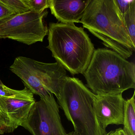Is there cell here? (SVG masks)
Segmentation results:
<instances>
[{
	"mask_svg": "<svg viewBox=\"0 0 135 135\" xmlns=\"http://www.w3.org/2000/svg\"><path fill=\"white\" fill-rule=\"evenodd\" d=\"M14 131L8 116L0 106V134L12 132Z\"/></svg>",
	"mask_w": 135,
	"mask_h": 135,
	"instance_id": "9a60e30c",
	"label": "cell"
},
{
	"mask_svg": "<svg viewBox=\"0 0 135 135\" xmlns=\"http://www.w3.org/2000/svg\"><path fill=\"white\" fill-rule=\"evenodd\" d=\"M19 57L36 76L44 88L57 98L63 81L67 76L66 70L57 62L46 63L26 57Z\"/></svg>",
	"mask_w": 135,
	"mask_h": 135,
	"instance_id": "ba28073f",
	"label": "cell"
},
{
	"mask_svg": "<svg viewBox=\"0 0 135 135\" xmlns=\"http://www.w3.org/2000/svg\"><path fill=\"white\" fill-rule=\"evenodd\" d=\"M86 86L96 95L123 93L135 88V65L107 49L95 50L83 74Z\"/></svg>",
	"mask_w": 135,
	"mask_h": 135,
	"instance_id": "6da1fadb",
	"label": "cell"
},
{
	"mask_svg": "<svg viewBox=\"0 0 135 135\" xmlns=\"http://www.w3.org/2000/svg\"><path fill=\"white\" fill-rule=\"evenodd\" d=\"M15 13L7 6L0 1V20L7 18Z\"/></svg>",
	"mask_w": 135,
	"mask_h": 135,
	"instance_id": "e0dca14e",
	"label": "cell"
},
{
	"mask_svg": "<svg viewBox=\"0 0 135 135\" xmlns=\"http://www.w3.org/2000/svg\"><path fill=\"white\" fill-rule=\"evenodd\" d=\"M21 126L32 135H68L53 94L35 102Z\"/></svg>",
	"mask_w": 135,
	"mask_h": 135,
	"instance_id": "8992f818",
	"label": "cell"
},
{
	"mask_svg": "<svg viewBox=\"0 0 135 135\" xmlns=\"http://www.w3.org/2000/svg\"><path fill=\"white\" fill-rule=\"evenodd\" d=\"M4 85V84H3V83H2V81H1V79H0V86H3V85Z\"/></svg>",
	"mask_w": 135,
	"mask_h": 135,
	"instance_id": "44dd1931",
	"label": "cell"
},
{
	"mask_svg": "<svg viewBox=\"0 0 135 135\" xmlns=\"http://www.w3.org/2000/svg\"><path fill=\"white\" fill-rule=\"evenodd\" d=\"M91 0H50L51 13L60 23H80Z\"/></svg>",
	"mask_w": 135,
	"mask_h": 135,
	"instance_id": "30bf717a",
	"label": "cell"
},
{
	"mask_svg": "<svg viewBox=\"0 0 135 135\" xmlns=\"http://www.w3.org/2000/svg\"><path fill=\"white\" fill-rule=\"evenodd\" d=\"M80 23L106 47L126 59L135 51L114 0H91Z\"/></svg>",
	"mask_w": 135,
	"mask_h": 135,
	"instance_id": "7a4b0ae2",
	"label": "cell"
},
{
	"mask_svg": "<svg viewBox=\"0 0 135 135\" xmlns=\"http://www.w3.org/2000/svg\"><path fill=\"white\" fill-rule=\"evenodd\" d=\"M46 48L65 69L73 75L83 74L95 49L89 36L74 24L50 23Z\"/></svg>",
	"mask_w": 135,
	"mask_h": 135,
	"instance_id": "3957f363",
	"label": "cell"
},
{
	"mask_svg": "<svg viewBox=\"0 0 135 135\" xmlns=\"http://www.w3.org/2000/svg\"><path fill=\"white\" fill-rule=\"evenodd\" d=\"M0 1L16 14H23L31 11L23 0H0Z\"/></svg>",
	"mask_w": 135,
	"mask_h": 135,
	"instance_id": "4fadbf2b",
	"label": "cell"
},
{
	"mask_svg": "<svg viewBox=\"0 0 135 135\" xmlns=\"http://www.w3.org/2000/svg\"><path fill=\"white\" fill-rule=\"evenodd\" d=\"M31 11L42 13L50 7V0H23Z\"/></svg>",
	"mask_w": 135,
	"mask_h": 135,
	"instance_id": "5bb4252c",
	"label": "cell"
},
{
	"mask_svg": "<svg viewBox=\"0 0 135 135\" xmlns=\"http://www.w3.org/2000/svg\"><path fill=\"white\" fill-rule=\"evenodd\" d=\"M112 135H126L123 129L121 128L116 129L114 131Z\"/></svg>",
	"mask_w": 135,
	"mask_h": 135,
	"instance_id": "ac0fdd59",
	"label": "cell"
},
{
	"mask_svg": "<svg viewBox=\"0 0 135 135\" xmlns=\"http://www.w3.org/2000/svg\"><path fill=\"white\" fill-rule=\"evenodd\" d=\"M113 132L114 130H113V131L112 130V131H110L109 132L107 133L105 135H112Z\"/></svg>",
	"mask_w": 135,
	"mask_h": 135,
	"instance_id": "ffe728a7",
	"label": "cell"
},
{
	"mask_svg": "<svg viewBox=\"0 0 135 135\" xmlns=\"http://www.w3.org/2000/svg\"><path fill=\"white\" fill-rule=\"evenodd\" d=\"M135 1L124 14L121 15L128 35L135 45Z\"/></svg>",
	"mask_w": 135,
	"mask_h": 135,
	"instance_id": "7c38bea8",
	"label": "cell"
},
{
	"mask_svg": "<svg viewBox=\"0 0 135 135\" xmlns=\"http://www.w3.org/2000/svg\"><path fill=\"white\" fill-rule=\"evenodd\" d=\"M47 14V11L41 13L30 11L0 20V39L9 38L28 45L42 42L48 34L43 21Z\"/></svg>",
	"mask_w": 135,
	"mask_h": 135,
	"instance_id": "5b68a950",
	"label": "cell"
},
{
	"mask_svg": "<svg viewBox=\"0 0 135 135\" xmlns=\"http://www.w3.org/2000/svg\"><path fill=\"white\" fill-rule=\"evenodd\" d=\"M135 95L134 91L133 96L125 102L122 129L126 135H135Z\"/></svg>",
	"mask_w": 135,
	"mask_h": 135,
	"instance_id": "8fae6325",
	"label": "cell"
},
{
	"mask_svg": "<svg viewBox=\"0 0 135 135\" xmlns=\"http://www.w3.org/2000/svg\"><path fill=\"white\" fill-rule=\"evenodd\" d=\"M125 101L122 93L96 95L95 112L98 123L104 135L107 133L106 129L109 125H123Z\"/></svg>",
	"mask_w": 135,
	"mask_h": 135,
	"instance_id": "52a82bcc",
	"label": "cell"
},
{
	"mask_svg": "<svg viewBox=\"0 0 135 135\" xmlns=\"http://www.w3.org/2000/svg\"><path fill=\"white\" fill-rule=\"evenodd\" d=\"M134 1V0H131V1L114 0V1L121 15H122L129 8Z\"/></svg>",
	"mask_w": 135,
	"mask_h": 135,
	"instance_id": "2e32d148",
	"label": "cell"
},
{
	"mask_svg": "<svg viewBox=\"0 0 135 135\" xmlns=\"http://www.w3.org/2000/svg\"><path fill=\"white\" fill-rule=\"evenodd\" d=\"M95 96L78 78L67 76L63 81L57 102L78 135H105L95 115Z\"/></svg>",
	"mask_w": 135,
	"mask_h": 135,
	"instance_id": "277c9868",
	"label": "cell"
},
{
	"mask_svg": "<svg viewBox=\"0 0 135 135\" xmlns=\"http://www.w3.org/2000/svg\"><path fill=\"white\" fill-rule=\"evenodd\" d=\"M68 135H78L75 131H73L69 133H68Z\"/></svg>",
	"mask_w": 135,
	"mask_h": 135,
	"instance_id": "d6986e66",
	"label": "cell"
},
{
	"mask_svg": "<svg viewBox=\"0 0 135 135\" xmlns=\"http://www.w3.org/2000/svg\"><path fill=\"white\" fill-rule=\"evenodd\" d=\"M35 102L33 94L26 86L11 96H0V106L8 116L14 130L26 120Z\"/></svg>",
	"mask_w": 135,
	"mask_h": 135,
	"instance_id": "9c48e42d",
	"label": "cell"
}]
</instances>
